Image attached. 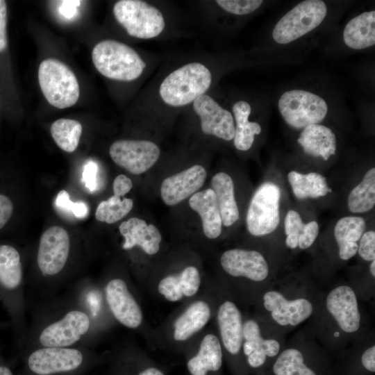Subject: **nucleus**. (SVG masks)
Wrapping results in <instances>:
<instances>
[{
    "mask_svg": "<svg viewBox=\"0 0 375 375\" xmlns=\"http://www.w3.org/2000/svg\"><path fill=\"white\" fill-rule=\"evenodd\" d=\"M98 165L93 160H88L84 165L82 173V182L91 192L97 189Z\"/></svg>",
    "mask_w": 375,
    "mask_h": 375,
    "instance_id": "nucleus-41",
    "label": "nucleus"
},
{
    "mask_svg": "<svg viewBox=\"0 0 375 375\" xmlns=\"http://www.w3.org/2000/svg\"><path fill=\"white\" fill-rule=\"evenodd\" d=\"M347 205L352 213H365L375 205V168L369 169L362 180L350 192Z\"/></svg>",
    "mask_w": 375,
    "mask_h": 375,
    "instance_id": "nucleus-32",
    "label": "nucleus"
},
{
    "mask_svg": "<svg viewBox=\"0 0 375 375\" xmlns=\"http://www.w3.org/2000/svg\"><path fill=\"white\" fill-rule=\"evenodd\" d=\"M190 208L200 216L206 236L215 239L222 233V222L214 191L208 188L191 196Z\"/></svg>",
    "mask_w": 375,
    "mask_h": 375,
    "instance_id": "nucleus-22",
    "label": "nucleus"
},
{
    "mask_svg": "<svg viewBox=\"0 0 375 375\" xmlns=\"http://www.w3.org/2000/svg\"><path fill=\"white\" fill-rule=\"evenodd\" d=\"M210 308L204 301H197L176 319L174 324V338L185 341L199 331L210 318Z\"/></svg>",
    "mask_w": 375,
    "mask_h": 375,
    "instance_id": "nucleus-29",
    "label": "nucleus"
},
{
    "mask_svg": "<svg viewBox=\"0 0 375 375\" xmlns=\"http://www.w3.org/2000/svg\"><path fill=\"white\" fill-rule=\"evenodd\" d=\"M360 256L366 261L375 260V232L369 231L363 233L358 244Z\"/></svg>",
    "mask_w": 375,
    "mask_h": 375,
    "instance_id": "nucleus-39",
    "label": "nucleus"
},
{
    "mask_svg": "<svg viewBox=\"0 0 375 375\" xmlns=\"http://www.w3.org/2000/svg\"><path fill=\"white\" fill-rule=\"evenodd\" d=\"M343 40L353 49H362L375 44V11L364 12L351 19L344 27Z\"/></svg>",
    "mask_w": 375,
    "mask_h": 375,
    "instance_id": "nucleus-26",
    "label": "nucleus"
},
{
    "mask_svg": "<svg viewBox=\"0 0 375 375\" xmlns=\"http://www.w3.org/2000/svg\"><path fill=\"white\" fill-rule=\"evenodd\" d=\"M264 306L281 326H297L312 313V305L305 298L288 300L281 292L268 291L263 296Z\"/></svg>",
    "mask_w": 375,
    "mask_h": 375,
    "instance_id": "nucleus-16",
    "label": "nucleus"
},
{
    "mask_svg": "<svg viewBox=\"0 0 375 375\" xmlns=\"http://www.w3.org/2000/svg\"><path fill=\"white\" fill-rule=\"evenodd\" d=\"M304 226L305 224L298 212L294 210L288 212L285 218L284 228L287 235L285 244L289 248L294 249L298 247L299 237L303 232Z\"/></svg>",
    "mask_w": 375,
    "mask_h": 375,
    "instance_id": "nucleus-36",
    "label": "nucleus"
},
{
    "mask_svg": "<svg viewBox=\"0 0 375 375\" xmlns=\"http://www.w3.org/2000/svg\"><path fill=\"white\" fill-rule=\"evenodd\" d=\"M280 188L272 182H265L256 190L246 218L247 229L251 235L262 236L276 229L280 222Z\"/></svg>",
    "mask_w": 375,
    "mask_h": 375,
    "instance_id": "nucleus-11",
    "label": "nucleus"
},
{
    "mask_svg": "<svg viewBox=\"0 0 375 375\" xmlns=\"http://www.w3.org/2000/svg\"><path fill=\"white\" fill-rule=\"evenodd\" d=\"M210 70L200 62H191L173 71L162 81L159 94L172 106H183L205 94L210 86Z\"/></svg>",
    "mask_w": 375,
    "mask_h": 375,
    "instance_id": "nucleus-5",
    "label": "nucleus"
},
{
    "mask_svg": "<svg viewBox=\"0 0 375 375\" xmlns=\"http://www.w3.org/2000/svg\"><path fill=\"white\" fill-rule=\"evenodd\" d=\"M319 225L316 221L305 224L303 232L299 237L298 247L301 249L309 248L319 234Z\"/></svg>",
    "mask_w": 375,
    "mask_h": 375,
    "instance_id": "nucleus-40",
    "label": "nucleus"
},
{
    "mask_svg": "<svg viewBox=\"0 0 375 375\" xmlns=\"http://www.w3.org/2000/svg\"><path fill=\"white\" fill-rule=\"evenodd\" d=\"M327 7L321 0H306L298 3L276 24L272 37L278 44H288L317 28L324 19Z\"/></svg>",
    "mask_w": 375,
    "mask_h": 375,
    "instance_id": "nucleus-8",
    "label": "nucleus"
},
{
    "mask_svg": "<svg viewBox=\"0 0 375 375\" xmlns=\"http://www.w3.org/2000/svg\"><path fill=\"white\" fill-rule=\"evenodd\" d=\"M133 201L131 199L113 195L98 205L95 217L97 220L107 224H113L125 217L132 209Z\"/></svg>",
    "mask_w": 375,
    "mask_h": 375,
    "instance_id": "nucleus-35",
    "label": "nucleus"
},
{
    "mask_svg": "<svg viewBox=\"0 0 375 375\" xmlns=\"http://www.w3.org/2000/svg\"><path fill=\"white\" fill-rule=\"evenodd\" d=\"M193 108L201 119L203 133L226 141L234 138L235 123L232 114L209 95L203 94L197 97L193 101Z\"/></svg>",
    "mask_w": 375,
    "mask_h": 375,
    "instance_id": "nucleus-14",
    "label": "nucleus"
},
{
    "mask_svg": "<svg viewBox=\"0 0 375 375\" xmlns=\"http://www.w3.org/2000/svg\"><path fill=\"white\" fill-rule=\"evenodd\" d=\"M366 222L359 216H347L340 219L334 228V237L338 246L340 259L347 260L358 251V244L365 229Z\"/></svg>",
    "mask_w": 375,
    "mask_h": 375,
    "instance_id": "nucleus-25",
    "label": "nucleus"
},
{
    "mask_svg": "<svg viewBox=\"0 0 375 375\" xmlns=\"http://www.w3.org/2000/svg\"><path fill=\"white\" fill-rule=\"evenodd\" d=\"M71 253V239L64 228L53 226L43 232L35 258L38 275L31 287L38 299L53 297L64 288Z\"/></svg>",
    "mask_w": 375,
    "mask_h": 375,
    "instance_id": "nucleus-2",
    "label": "nucleus"
},
{
    "mask_svg": "<svg viewBox=\"0 0 375 375\" xmlns=\"http://www.w3.org/2000/svg\"><path fill=\"white\" fill-rule=\"evenodd\" d=\"M38 80L42 92L48 102L58 108H66L74 105L79 97L76 77L60 61L44 60L38 69Z\"/></svg>",
    "mask_w": 375,
    "mask_h": 375,
    "instance_id": "nucleus-6",
    "label": "nucleus"
},
{
    "mask_svg": "<svg viewBox=\"0 0 375 375\" xmlns=\"http://www.w3.org/2000/svg\"><path fill=\"white\" fill-rule=\"evenodd\" d=\"M112 160L133 174H140L150 169L160 156V149L148 140H120L109 149Z\"/></svg>",
    "mask_w": 375,
    "mask_h": 375,
    "instance_id": "nucleus-12",
    "label": "nucleus"
},
{
    "mask_svg": "<svg viewBox=\"0 0 375 375\" xmlns=\"http://www.w3.org/2000/svg\"><path fill=\"white\" fill-rule=\"evenodd\" d=\"M201 283L198 269L193 266L185 267L178 274L169 275L158 283V292L168 301H177L185 297H192Z\"/></svg>",
    "mask_w": 375,
    "mask_h": 375,
    "instance_id": "nucleus-23",
    "label": "nucleus"
},
{
    "mask_svg": "<svg viewBox=\"0 0 375 375\" xmlns=\"http://www.w3.org/2000/svg\"><path fill=\"white\" fill-rule=\"evenodd\" d=\"M96 69L104 76L122 81L138 78L146 63L139 54L127 44L113 40L97 43L92 52Z\"/></svg>",
    "mask_w": 375,
    "mask_h": 375,
    "instance_id": "nucleus-4",
    "label": "nucleus"
},
{
    "mask_svg": "<svg viewBox=\"0 0 375 375\" xmlns=\"http://www.w3.org/2000/svg\"><path fill=\"white\" fill-rule=\"evenodd\" d=\"M275 375H317L304 363L303 356L297 349L283 351L273 366Z\"/></svg>",
    "mask_w": 375,
    "mask_h": 375,
    "instance_id": "nucleus-34",
    "label": "nucleus"
},
{
    "mask_svg": "<svg viewBox=\"0 0 375 375\" xmlns=\"http://www.w3.org/2000/svg\"><path fill=\"white\" fill-rule=\"evenodd\" d=\"M0 375H14L10 368L4 365H0Z\"/></svg>",
    "mask_w": 375,
    "mask_h": 375,
    "instance_id": "nucleus-46",
    "label": "nucleus"
},
{
    "mask_svg": "<svg viewBox=\"0 0 375 375\" xmlns=\"http://www.w3.org/2000/svg\"><path fill=\"white\" fill-rule=\"evenodd\" d=\"M222 365V351L218 338L207 334L201 340L198 353L188 362L187 367L192 375H206L215 372Z\"/></svg>",
    "mask_w": 375,
    "mask_h": 375,
    "instance_id": "nucleus-28",
    "label": "nucleus"
},
{
    "mask_svg": "<svg viewBox=\"0 0 375 375\" xmlns=\"http://www.w3.org/2000/svg\"><path fill=\"white\" fill-rule=\"evenodd\" d=\"M361 362L364 367L369 372H375V346L367 349L362 353Z\"/></svg>",
    "mask_w": 375,
    "mask_h": 375,
    "instance_id": "nucleus-44",
    "label": "nucleus"
},
{
    "mask_svg": "<svg viewBox=\"0 0 375 375\" xmlns=\"http://www.w3.org/2000/svg\"><path fill=\"white\" fill-rule=\"evenodd\" d=\"M138 375H164V374L156 368L149 367L143 370Z\"/></svg>",
    "mask_w": 375,
    "mask_h": 375,
    "instance_id": "nucleus-45",
    "label": "nucleus"
},
{
    "mask_svg": "<svg viewBox=\"0 0 375 375\" xmlns=\"http://www.w3.org/2000/svg\"><path fill=\"white\" fill-rule=\"evenodd\" d=\"M278 106L287 124L297 129L320 123L328 111L327 104L321 97L302 90L284 92Z\"/></svg>",
    "mask_w": 375,
    "mask_h": 375,
    "instance_id": "nucleus-10",
    "label": "nucleus"
},
{
    "mask_svg": "<svg viewBox=\"0 0 375 375\" xmlns=\"http://www.w3.org/2000/svg\"><path fill=\"white\" fill-rule=\"evenodd\" d=\"M0 299L10 315L15 340H23L28 330L23 265L19 250L9 243H0Z\"/></svg>",
    "mask_w": 375,
    "mask_h": 375,
    "instance_id": "nucleus-3",
    "label": "nucleus"
},
{
    "mask_svg": "<svg viewBox=\"0 0 375 375\" xmlns=\"http://www.w3.org/2000/svg\"><path fill=\"white\" fill-rule=\"evenodd\" d=\"M242 338L243 352L251 367L262 366L267 356L274 357L279 352V342L274 339H263L260 326L254 320H248L243 324Z\"/></svg>",
    "mask_w": 375,
    "mask_h": 375,
    "instance_id": "nucleus-20",
    "label": "nucleus"
},
{
    "mask_svg": "<svg viewBox=\"0 0 375 375\" xmlns=\"http://www.w3.org/2000/svg\"><path fill=\"white\" fill-rule=\"evenodd\" d=\"M57 208L72 212L76 217L83 219L88 214V205L82 201L73 202L69 199V195L66 190H60L55 201Z\"/></svg>",
    "mask_w": 375,
    "mask_h": 375,
    "instance_id": "nucleus-38",
    "label": "nucleus"
},
{
    "mask_svg": "<svg viewBox=\"0 0 375 375\" xmlns=\"http://www.w3.org/2000/svg\"><path fill=\"white\" fill-rule=\"evenodd\" d=\"M217 323L222 343L231 354L239 353L242 344V319L240 310L230 301L219 307Z\"/></svg>",
    "mask_w": 375,
    "mask_h": 375,
    "instance_id": "nucleus-21",
    "label": "nucleus"
},
{
    "mask_svg": "<svg viewBox=\"0 0 375 375\" xmlns=\"http://www.w3.org/2000/svg\"><path fill=\"white\" fill-rule=\"evenodd\" d=\"M216 3L224 10L234 15H247L257 10L261 0H217Z\"/></svg>",
    "mask_w": 375,
    "mask_h": 375,
    "instance_id": "nucleus-37",
    "label": "nucleus"
},
{
    "mask_svg": "<svg viewBox=\"0 0 375 375\" xmlns=\"http://www.w3.org/2000/svg\"><path fill=\"white\" fill-rule=\"evenodd\" d=\"M203 167L195 165L189 169L164 179L160 194L164 203L174 206L196 193L203 185L206 178Z\"/></svg>",
    "mask_w": 375,
    "mask_h": 375,
    "instance_id": "nucleus-18",
    "label": "nucleus"
},
{
    "mask_svg": "<svg viewBox=\"0 0 375 375\" xmlns=\"http://www.w3.org/2000/svg\"><path fill=\"white\" fill-rule=\"evenodd\" d=\"M223 269L234 277H245L253 281H262L269 274L268 264L258 251L241 249H229L220 258Z\"/></svg>",
    "mask_w": 375,
    "mask_h": 375,
    "instance_id": "nucleus-15",
    "label": "nucleus"
},
{
    "mask_svg": "<svg viewBox=\"0 0 375 375\" xmlns=\"http://www.w3.org/2000/svg\"><path fill=\"white\" fill-rule=\"evenodd\" d=\"M211 185V189L216 197L222 224L230 226L239 219V210L235 199L233 179L228 174L219 172L212 177Z\"/></svg>",
    "mask_w": 375,
    "mask_h": 375,
    "instance_id": "nucleus-27",
    "label": "nucleus"
},
{
    "mask_svg": "<svg viewBox=\"0 0 375 375\" xmlns=\"http://www.w3.org/2000/svg\"><path fill=\"white\" fill-rule=\"evenodd\" d=\"M304 152L327 160L336 151V138L332 130L324 125L311 124L303 128L297 140Z\"/></svg>",
    "mask_w": 375,
    "mask_h": 375,
    "instance_id": "nucleus-24",
    "label": "nucleus"
},
{
    "mask_svg": "<svg viewBox=\"0 0 375 375\" xmlns=\"http://www.w3.org/2000/svg\"><path fill=\"white\" fill-rule=\"evenodd\" d=\"M369 269H370V273L372 276L374 277L375 276V260L372 261L370 264Z\"/></svg>",
    "mask_w": 375,
    "mask_h": 375,
    "instance_id": "nucleus-47",
    "label": "nucleus"
},
{
    "mask_svg": "<svg viewBox=\"0 0 375 375\" xmlns=\"http://www.w3.org/2000/svg\"><path fill=\"white\" fill-rule=\"evenodd\" d=\"M88 347H40L28 350L27 367L35 375H59L79 369L88 358Z\"/></svg>",
    "mask_w": 375,
    "mask_h": 375,
    "instance_id": "nucleus-9",
    "label": "nucleus"
},
{
    "mask_svg": "<svg viewBox=\"0 0 375 375\" xmlns=\"http://www.w3.org/2000/svg\"><path fill=\"white\" fill-rule=\"evenodd\" d=\"M133 183L131 178L124 174L118 175L113 181L114 195L122 197L132 188Z\"/></svg>",
    "mask_w": 375,
    "mask_h": 375,
    "instance_id": "nucleus-43",
    "label": "nucleus"
},
{
    "mask_svg": "<svg viewBox=\"0 0 375 375\" xmlns=\"http://www.w3.org/2000/svg\"><path fill=\"white\" fill-rule=\"evenodd\" d=\"M119 230L124 238L123 249L130 250L138 246L149 255L158 252L162 237L154 225L147 224L144 219L132 217L122 222Z\"/></svg>",
    "mask_w": 375,
    "mask_h": 375,
    "instance_id": "nucleus-19",
    "label": "nucleus"
},
{
    "mask_svg": "<svg viewBox=\"0 0 375 375\" xmlns=\"http://www.w3.org/2000/svg\"><path fill=\"white\" fill-rule=\"evenodd\" d=\"M326 308L343 331L353 333L360 328L361 316L351 288L340 285L332 290L326 297Z\"/></svg>",
    "mask_w": 375,
    "mask_h": 375,
    "instance_id": "nucleus-17",
    "label": "nucleus"
},
{
    "mask_svg": "<svg viewBox=\"0 0 375 375\" xmlns=\"http://www.w3.org/2000/svg\"><path fill=\"white\" fill-rule=\"evenodd\" d=\"M59 15L65 20L74 19L78 15V7L81 5V1L67 0L58 1Z\"/></svg>",
    "mask_w": 375,
    "mask_h": 375,
    "instance_id": "nucleus-42",
    "label": "nucleus"
},
{
    "mask_svg": "<svg viewBox=\"0 0 375 375\" xmlns=\"http://www.w3.org/2000/svg\"><path fill=\"white\" fill-rule=\"evenodd\" d=\"M105 301L114 318L124 326L135 329L143 319L141 308L121 278L110 279L103 287Z\"/></svg>",
    "mask_w": 375,
    "mask_h": 375,
    "instance_id": "nucleus-13",
    "label": "nucleus"
},
{
    "mask_svg": "<svg viewBox=\"0 0 375 375\" xmlns=\"http://www.w3.org/2000/svg\"><path fill=\"white\" fill-rule=\"evenodd\" d=\"M81 133L82 125L75 119H59L51 126V134L56 144L69 153L76 149Z\"/></svg>",
    "mask_w": 375,
    "mask_h": 375,
    "instance_id": "nucleus-33",
    "label": "nucleus"
},
{
    "mask_svg": "<svg viewBox=\"0 0 375 375\" xmlns=\"http://www.w3.org/2000/svg\"><path fill=\"white\" fill-rule=\"evenodd\" d=\"M235 116L234 145L240 151L249 150L253 142L254 136L261 133V127L257 122L249 121L251 106L244 101L236 102L233 106Z\"/></svg>",
    "mask_w": 375,
    "mask_h": 375,
    "instance_id": "nucleus-31",
    "label": "nucleus"
},
{
    "mask_svg": "<svg viewBox=\"0 0 375 375\" xmlns=\"http://www.w3.org/2000/svg\"><path fill=\"white\" fill-rule=\"evenodd\" d=\"M288 178L294 195L299 199H317L332 192L326 178L317 172L301 174L291 171Z\"/></svg>",
    "mask_w": 375,
    "mask_h": 375,
    "instance_id": "nucleus-30",
    "label": "nucleus"
},
{
    "mask_svg": "<svg viewBox=\"0 0 375 375\" xmlns=\"http://www.w3.org/2000/svg\"><path fill=\"white\" fill-rule=\"evenodd\" d=\"M113 13L117 22L134 38H153L165 28L162 12L144 1H118L113 6Z\"/></svg>",
    "mask_w": 375,
    "mask_h": 375,
    "instance_id": "nucleus-7",
    "label": "nucleus"
},
{
    "mask_svg": "<svg viewBox=\"0 0 375 375\" xmlns=\"http://www.w3.org/2000/svg\"><path fill=\"white\" fill-rule=\"evenodd\" d=\"M62 294L38 299L32 319L21 347H88L92 344L95 321L83 308L70 288Z\"/></svg>",
    "mask_w": 375,
    "mask_h": 375,
    "instance_id": "nucleus-1",
    "label": "nucleus"
}]
</instances>
